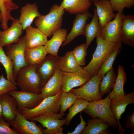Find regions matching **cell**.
<instances>
[{
    "label": "cell",
    "instance_id": "d6986e66",
    "mask_svg": "<svg viewBox=\"0 0 134 134\" xmlns=\"http://www.w3.org/2000/svg\"><path fill=\"white\" fill-rule=\"evenodd\" d=\"M62 83V72L58 69L41 88V94L43 99L57 94L61 90Z\"/></svg>",
    "mask_w": 134,
    "mask_h": 134
},
{
    "label": "cell",
    "instance_id": "e0dca14e",
    "mask_svg": "<svg viewBox=\"0 0 134 134\" xmlns=\"http://www.w3.org/2000/svg\"><path fill=\"white\" fill-rule=\"evenodd\" d=\"M98 17L99 23L102 28L113 18L116 14L113 12L112 6L109 0L93 1Z\"/></svg>",
    "mask_w": 134,
    "mask_h": 134
},
{
    "label": "cell",
    "instance_id": "4fadbf2b",
    "mask_svg": "<svg viewBox=\"0 0 134 134\" xmlns=\"http://www.w3.org/2000/svg\"><path fill=\"white\" fill-rule=\"evenodd\" d=\"M134 103V91L128 94L125 93L124 97L122 98L111 100L110 108L113 114L118 122L119 134H124L125 133V130L120 122L121 115L125 111L126 108L128 105Z\"/></svg>",
    "mask_w": 134,
    "mask_h": 134
},
{
    "label": "cell",
    "instance_id": "f1b7e54d",
    "mask_svg": "<svg viewBox=\"0 0 134 134\" xmlns=\"http://www.w3.org/2000/svg\"><path fill=\"white\" fill-rule=\"evenodd\" d=\"M94 15L91 22L86 25L84 35L86 38V47L88 48L94 39L100 33L101 28L99 23L96 8H94Z\"/></svg>",
    "mask_w": 134,
    "mask_h": 134
},
{
    "label": "cell",
    "instance_id": "8992f818",
    "mask_svg": "<svg viewBox=\"0 0 134 134\" xmlns=\"http://www.w3.org/2000/svg\"><path fill=\"white\" fill-rule=\"evenodd\" d=\"M64 113H49L36 116L28 120L37 121L46 128L42 129L43 134H63V126L66 124L65 119H61Z\"/></svg>",
    "mask_w": 134,
    "mask_h": 134
},
{
    "label": "cell",
    "instance_id": "836d02e7",
    "mask_svg": "<svg viewBox=\"0 0 134 134\" xmlns=\"http://www.w3.org/2000/svg\"><path fill=\"white\" fill-rule=\"evenodd\" d=\"M3 47L0 45V65H3L6 72L7 79L16 84L13 76L14 64L10 58L6 55Z\"/></svg>",
    "mask_w": 134,
    "mask_h": 134
},
{
    "label": "cell",
    "instance_id": "d590c367",
    "mask_svg": "<svg viewBox=\"0 0 134 134\" xmlns=\"http://www.w3.org/2000/svg\"><path fill=\"white\" fill-rule=\"evenodd\" d=\"M72 51L78 65L81 66H84L86 64L85 58L87 55L85 43L76 47Z\"/></svg>",
    "mask_w": 134,
    "mask_h": 134
},
{
    "label": "cell",
    "instance_id": "7c38bea8",
    "mask_svg": "<svg viewBox=\"0 0 134 134\" xmlns=\"http://www.w3.org/2000/svg\"><path fill=\"white\" fill-rule=\"evenodd\" d=\"M28 120L17 111L15 119L9 122L18 134H43L42 129L36 124L35 121Z\"/></svg>",
    "mask_w": 134,
    "mask_h": 134
},
{
    "label": "cell",
    "instance_id": "ab89813d",
    "mask_svg": "<svg viewBox=\"0 0 134 134\" xmlns=\"http://www.w3.org/2000/svg\"><path fill=\"white\" fill-rule=\"evenodd\" d=\"M80 122L78 124L74 130L71 132H68V134H80L81 132L84 129L87 123L84 120L81 113L80 116Z\"/></svg>",
    "mask_w": 134,
    "mask_h": 134
},
{
    "label": "cell",
    "instance_id": "9a60e30c",
    "mask_svg": "<svg viewBox=\"0 0 134 134\" xmlns=\"http://www.w3.org/2000/svg\"><path fill=\"white\" fill-rule=\"evenodd\" d=\"M92 16L88 11L77 14L74 21L72 28L62 45L64 46L70 43L77 37L84 35L85 28L87 21Z\"/></svg>",
    "mask_w": 134,
    "mask_h": 134
},
{
    "label": "cell",
    "instance_id": "f35d334b",
    "mask_svg": "<svg viewBox=\"0 0 134 134\" xmlns=\"http://www.w3.org/2000/svg\"><path fill=\"white\" fill-rule=\"evenodd\" d=\"M10 123L3 116L0 117V134H18L10 127Z\"/></svg>",
    "mask_w": 134,
    "mask_h": 134
},
{
    "label": "cell",
    "instance_id": "f546056e",
    "mask_svg": "<svg viewBox=\"0 0 134 134\" xmlns=\"http://www.w3.org/2000/svg\"><path fill=\"white\" fill-rule=\"evenodd\" d=\"M18 8L12 0H0V10L1 13L0 22L1 27L3 30H5L8 28V23L9 20L14 21L15 19L11 16V11Z\"/></svg>",
    "mask_w": 134,
    "mask_h": 134
},
{
    "label": "cell",
    "instance_id": "ee69618b",
    "mask_svg": "<svg viewBox=\"0 0 134 134\" xmlns=\"http://www.w3.org/2000/svg\"><path fill=\"white\" fill-rule=\"evenodd\" d=\"M1 13L0 10V21H1Z\"/></svg>",
    "mask_w": 134,
    "mask_h": 134
},
{
    "label": "cell",
    "instance_id": "7a4b0ae2",
    "mask_svg": "<svg viewBox=\"0 0 134 134\" xmlns=\"http://www.w3.org/2000/svg\"><path fill=\"white\" fill-rule=\"evenodd\" d=\"M64 11L60 5H53L48 14L37 18L35 25L48 37L50 36L54 31L61 28Z\"/></svg>",
    "mask_w": 134,
    "mask_h": 134
},
{
    "label": "cell",
    "instance_id": "ac0fdd59",
    "mask_svg": "<svg viewBox=\"0 0 134 134\" xmlns=\"http://www.w3.org/2000/svg\"><path fill=\"white\" fill-rule=\"evenodd\" d=\"M121 42L134 46V15H124L122 20L120 30Z\"/></svg>",
    "mask_w": 134,
    "mask_h": 134
},
{
    "label": "cell",
    "instance_id": "277c9868",
    "mask_svg": "<svg viewBox=\"0 0 134 134\" xmlns=\"http://www.w3.org/2000/svg\"><path fill=\"white\" fill-rule=\"evenodd\" d=\"M110 101L108 95L103 99L89 102L88 107L82 111L93 118L96 117L102 120L113 128H118L117 121L110 109Z\"/></svg>",
    "mask_w": 134,
    "mask_h": 134
},
{
    "label": "cell",
    "instance_id": "60d3db41",
    "mask_svg": "<svg viewBox=\"0 0 134 134\" xmlns=\"http://www.w3.org/2000/svg\"><path fill=\"white\" fill-rule=\"evenodd\" d=\"M125 127L129 129L134 128V110L131 112V114L128 115L127 117Z\"/></svg>",
    "mask_w": 134,
    "mask_h": 134
},
{
    "label": "cell",
    "instance_id": "ffe728a7",
    "mask_svg": "<svg viewBox=\"0 0 134 134\" xmlns=\"http://www.w3.org/2000/svg\"><path fill=\"white\" fill-rule=\"evenodd\" d=\"M25 48L31 49L44 45L48 36L38 28L30 26L26 29Z\"/></svg>",
    "mask_w": 134,
    "mask_h": 134
},
{
    "label": "cell",
    "instance_id": "44dd1931",
    "mask_svg": "<svg viewBox=\"0 0 134 134\" xmlns=\"http://www.w3.org/2000/svg\"><path fill=\"white\" fill-rule=\"evenodd\" d=\"M0 100L3 117L8 122L13 121L15 118L18 111V105L15 99L7 93L0 96Z\"/></svg>",
    "mask_w": 134,
    "mask_h": 134
},
{
    "label": "cell",
    "instance_id": "9c48e42d",
    "mask_svg": "<svg viewBox=\"0 0 134 134\" xmlns=\"http://www.w3.org/2000/svg\"><path fill=\"white\" fill-rule=\"evenodd\" d=\"M8 93L15 99L18 105V111L20 112L24 108L31 109L35 108L43 99L41 94L16 90L10 91Z\"/></svg>",
    "mask_w": 134,
    "mask_h": 134
},
{
    "label": "cell",
    "instance_id": "7bdbcfd3",
    "mask_svg": "<svg viewBox=\"0 0 134 134\" xmlns=\"http://www.w3.org/2000/svg\"><path fill=\"white\" fill-rule=\"evenodd\" d=\"M89 0L90 1H97V0Z\"/></svg>",
    "mask_w": 134,
    "mask_h": 134
},
{
    "label": "cell",
    "instance_id": "74e56055",
    "mask_svg": "<svg viewBox=\"0 0 134 134\" xmlns=\"http://www.w3.org/2000/svg\"><path fill=\"white\" fill-rule=\"evenodd\" d=\"M17 89L16 84L6 79L3 75L0 76V96Z\"/></svg>",
    "mask_w": 134,
    "mask_h": 134
},
{
    "label": "cell",
    "instance_id": "d4e9b609",
    "mask_svg": "<svg viewBox=\"0 0 134 134\" xmlns=\"http://www.w3.org/2000/svg\"><path fill=\"white\" fill-rule=\"evenodd\" d=\"M117 73L113 90L109 94L111 100L122 98L124 97V87L127 78L126 73L121 65H119L118 67Z\"/></svg>",
    "mask_w": 134,
    "mask_h": 134
},
{
    "label": "cell",
    "instance_id": "3957f363",
    "mask_svg": "<svg viewBox=\"0 0 134 134\" xmlns=\"http://www.w3.org/2000/svg\"><path fill=\"white\" fill-rule=\"evenodd\" d=\"M37 65L28 66L19 71L16 81L21 90L41 94L42 81L36 71Z\"/></svg>",
    "mask_w": 134,
    "mask_h": 134
},
{
    "label": "cell",
    "instance_id": "2e32d148",
    "mask_svg": "<svg viewBox=\"0 0 134 134\" xmlns=\"http://www.w3.org/2000/svg\"><path fill=\"white\" fill-rule=\"evenodd\" d=\"M23 28L19 19L13 21L11 26L6 30H0V45L5 46L17 43L22 34Z\"/></svg>",
    "mask_w": 134,
    "mask_h": 134
},
{
    "label": "cell",
    "instance_id": "d6a6232c",
    "mask_svg": "<svg viewBox=\"0 0 134 134\" xmlns=\"http://www.w3.org/2000/svg\"><path fill=\"white\" fill-rule=\"evenodd\" d=\"M89 102L83 99H77L73 105L69 108V112L65 118L67 126L70 124L72 119L77 114L88 107Z\"/></svg>",
    "mask_w": 134,
    "mask_h": 134
},
{
    "label": "cell",
    "instance_id": "b9f144b4",
    "mask_svg": "<svg viewBox=\"0 0 134 134\" xmlns=\"http://www.w3.org/2000/svg\"><path fill=\"white\" fill-rule=\"evenodd\" d=\"M2 116V109L1 104L0 100V117Z\"/></svg>",
    "mask_w": 134,
    "mask_h": 134
},
{
    "label": "cell",
    "instance_id": "7402d4cb",
    "mask_svg": "<svg viewBox=\"0 0 134 134\" xmlns=\"http://www.w3.org/2000/svg\"><path fill=\"white\" fill-rule=\"evenodd\" d=\"M53 34L52 38L47 41L44 46L48 54L57 56L59 49L66 39L67 31L60 28L54 31Z\"/></svg>",
    "mask_w": 134,
    "mask_h": 134
},
{
    "label": "cell",
    "instance_id": "ba28073f",
    "mask_svg": "<svg viewBox=\"0 0 134 134\" xmlns=\"http://www.w3.org/2000/svg\"><path fill=\"white\" fill-rule=\"evenodd\" d=\"M101 78L97 74L92 76L85 84L80 87L70 91L77 98H82L89 102L102 99L99 91Z\"/></svg>",
    "mask_w": 134,
    "mask_h": 134
},
{
    "label": "cell",
    "instance_id": "4316f807",
    "mask_svg": "<svg viewBox=\"0 0 134 134\" xmlns=\"http://www.w3.org/2000/svg\"><path fill=\"white\" fill-rule=\"evenodd\" d=\"M83 68L76 61L72 51L66 52L63 56L60 57L58 68L62 72H72Z\"/></svg>",
    "mask_w": 134,
    "mask_h": 134
},
{
    "label": "cell",
    "instance_id": "1f68e13d",
    "mask_svg": "<svg viewBox=\"0 0 134 134\" xmlns=\"http://www.w3.org/2000/svg\"><path fill=\"white\" fill-rule=\"evenodd\" d=\"M121 46L122 45H120L111 52L103 62L97 73L101 79L113 67L114 62L117 55L120 53Z\"/></svg>",
    "mask_w": 134,
    "mask_h": 134
},
{
    "label": "cell",
    "instance_id": "83f0119b",
    "mask_svg": "<svg viewBox=\"0 0 134 134\" xmlns=\"http://www.w3.org/2000/svg\"><path fill=\"white\" fill-rule=\"evenodd\" d=\"M44 46L31 49L25 48V57L28 66L38 65L41 62L48 54Z\"/></svg>",
    "mask_w": 134,
    "mask_h": 134
},
{
    "label": "cell",
    "instance_id": "603a6c76",
    "mask_svg": "<svg viewBox=\"0 0 134 134\" xmlns=\"http://www.w3.org/2000/svg\"><path fill=\"white\" fill-rule=\"evenodd\" d=\"M20 12L19 20L22 26L23 30H25L27 27L31 26L35 18L41 15L35 3L32 4L27 3L21 8Z\"/></svg>",
    "mask_w": 134,
    "mask_h": 134
},
{
    "label": "cell",
    "instance_id": "5bb4252c",
    "mask_svg": "<svg viewBox=\"0 0 134 134\" xmlns=\"http://www.w3.org/2000/svg\"><path fill=\"white\" fill-rule=\"evenodd\" d=\"M60 57V56L49 54L41 62L37 65L36 71L41 79L42 87L58 69Z\"/></svg>",
    "mask_w": 134,
    "mask_h": 134
},
{
    "label": "cell",
    "instance_id": "cb8c5ba5",
    "mask_svg": "<svg viewBox=\"0 0 134 134\" xmlns=\"http://www.w3.org/2000/svg\"><path fill=\"white\" fill-rule=\"evenodd\" d=\"M87 125L80 134H111L110 125L102 120L95 118L88 120Z\"/></svg>",
    "mask_w": 134,
    "mask_h": 134
},
{
    "label": "cell",
    "instance_id": "5b68a950",
    "mask_svg": "<svg viewBox=\"0 0 134 134\" xmlns=\"http://www.w3.org/2000/svg\"><path fill=\"white\" fill-rule=\"evenodd\" d=\"M61 90L56 95L43 99L42 101L35 108L29 109L24 108L20 112L27 120L46 113H58L60 110L59 100Z\"/></svg>",
    "mask_w": 134,
    "mask_h": 134
},
{
    "label": "cell",
    "instance_id": "484cf974",
    "mask_svg": "<svg viewBox=\"0 0 134 134\" xmlns=\"http://www.w3.org/2000/svg\"><path fill=\"white\" fill-rule=\"evenodd\" d=\"M91 4L89 0H63L60 5L64 11L77 14L88 11Z\"/></svg>",
    "mask_w": 134,
    "mask_h": 134
},
{
    "label": "cell",
    "instance_id": "52a82bcc",
    "mask_svg": "<svg viewBox=\"0 0 134 134\" xmlns=\"http://www.w3.org/2000/svg\"><path fill=\"white\" fill-rule=\"evenodd\" d=\"M26 41L25 35L20 38L17 43L5 46V53L13 63V76L15 81L19 70L28 66L25 57Z\"/></svg>",
    "mask_w": 134,
    "mask_h": 134
},
{
    "label": "cell",
    "instance_id": "8fae6325",
    "mask_svg": "<svg viewBox=\"0 0 134 134\" xmlns=\"http://www.w3.org/2000/svg\"><path fill=\"white\" fill-rule=\"evenodd\" d=\"M112 21H110L101 29L100 35L104 40L114 43H122L120 30L122 19L124 15L123 12H117Z\"/></svg>",
    "mask_w": 134,
    "mask_h": 134
},
{
    "label": "cell",
    "instance_id": "4dcf8cb0",
    "mask_svg": "<svg viewBox=\"0 0 134 134\" xmlns=\"http://www.w3.org/2000/svg\"><path fill=\"white\" fill-rule=\"evenodd\" d=\"M116 77L113 67L101 79L99 85V91L102 97L104 95L110 92L113 88Z\"/></svg>",
    "mask_w": 134,
    "mask_h": 134
},
{
    "label": "cell",
    "instance_id": "e575fe53",
    "mask_svg": "<svg viewBox=\"0 0 134 134\" xmlns=\"http://www.w3.org/2000/svg\"><path fill=\"white\" fill-rule=\"evenodd\" d=\"M77 99L76 96L70 91L68 92H62L59 100L60 113L63 114L73 104Z\"/></svg>",
    "mask_w": 134,
    "mask_h": 134
},
{
    "label": "cell",
    "instance_id": "8d00e7d4",
    "mask_svg": "<svg viewBox=\"0 0 134 134\" xmlns=\"http://www.w3.org/2000/svg\"><path fill=\"white\" fill-rule=\"evenodd\" d=\"M114 11L122 12L124 9H129L134 5V0H110Z\"/></svg>",
    "mask_w": 134,
    "mask_h": 134
},
{
    "label": "cell",
    "instance_id": "30bf717a",
    "mask_svg": "<svg viewBox=\"0 0 134 134\" xmlns=\"http://www.w3.org/2000/svg\"><path fill=\"white\" fill-rule=\"evenodd\" d=\"M62 72V83L61 90L63 92H68L74 88L82 86L91 77L83 68L75 72Z\"/></svg>",
    "mask_w": 134,
    "mask_h": 134
},
{
    "label": "cell",
    "instance_id": "6da1fadb",
    "mask_svg": "<svg viewBox=\"0 0 134 134\" xmlns=\"http://www.w3.org/2000/svg\"><path fill=\"white\" fill-rule=\"evenodd\" d=\"M97 45L88 64L83 68L91 77L96 74L103 62L112 51L122 45V43H114L106 41L102 37L100 33L96 37Z\"/></svg>",
    "mask_w": 134,
    "mask_h": 134
}]
</instances>
